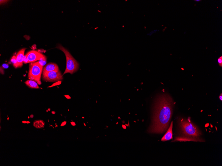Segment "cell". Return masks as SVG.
<instances>
[{"label":"cell","instance_id":"13","mask_svg":"<svg viewBox=\"0 0 222 166\" xmlns=\"http://www.w3.org/2000/svg\"><path fill=\"white\" fill-rule=\"evenodd\" d=\"M218 62L219 63V65L222 67V57H220L218 59Z\"/></svg>","mask_w":222,"mask_h":166},{"label":"cell","instance_id":"7","mask_svg":"<svg viewBox=\"0 0 222 166\" xmlns=\"http://www.w3.org/2000/svg\"><path fill=\"white\" fill-rule=\"evenodd\" d=\"M25 48H23L19 51L16 56L17 64L16 68L21 67L23 65L24 58V52Z\"/></svg>","mask_w":222,"mask_h":166},{"label":"cell","instance_id":"3","mask_svg":"<svg viewBox=\"0 0 222 166\" xmlns=\"http://www.w3.org/2000/svg\"><path fill=\"white\" fill-rule=\"evenodd\" d=\"M56 48L62 51L66 56V67L63 75L67 73L72 74L77 71L79 68V64L72 57L70 52L60 44H59Z\"/></svg>","mask_w":222,"mask_h":166},{"label":"cell","instance_id":"15","mask_svg":"<svg viewBox=\"0 0 222 166\" xmlns=\"http://www.w3.org/2000/svg\"><path fill=\"white\" fill-rule=\"evenodd\" d=\"M1 4L3 3V2L5 3L6 2H7V1H1Z\"/></svg>","mask_w":222,"mask_h":166},{"label":"cell","instance_id":"1","mask_svg":"<svg viewBox=\"0 0 222 166\" xmlns=\"http://www.w3.org/2000/svg\"><path fill=\"white\" fill-rule=\"evenodd\" d=\"M174 103L166 94H160L154 101L152 112V123L148 132L162 133L166 131L173 115Z\"/></svg>","mask_w":222,"mask_h":166},{"label":"cell","instance_id":"8","mask_svg":"<svg viewBox=\"0 0 222 166\" xmlns=\"http://www.w3.org/2000/svg\"><path fill=\"white\" fill-rule=\"evenodd\" d=\"M59 71V67L57 64L55 63H50L46 65L44 68L43 74L53 71Z\"/></svg>","mask_w":222,"mask_h":166},{"label":"cell","instance_id":"5","mask_svg":"<svg viewBox=\"0 0 222 166\" xmlns=\"http://www.w3.org/2000/svg\"><path fill=\"white\" fill-rule=\"evenodd\" d=\"M43 79L46 82H59L63 80V77L60 70L53 71L43 74Z\"/></svg>","mask_w":222,"mask_h":166},{"label":"cell","instance_id":"14","mask_svg":"<svg viewBox=\"0 0 222 166\" xmlns=\"http://www.w3.org/2000/svg\"><path fill=\"white\" fill-rule=\"evenodd\" d=\"M219 98H220V99L221 101H222V94H220V96H219Z\"/></svg>","mask_w":222,"mask_h":166},{"label":"cell","instance_id":"12","mask_svg":"<svg viewBox=\"0 0 222 166\" xmlns=\"http://www.w3.org/2000/svg\"><path fill=\"white\" fill-rule=\"evenodd\" d=\"M11 61L13 62V66L15 68H16L17 61L16 60V56H13V57L11 59Z\"/></svg>","mask_w":222,"mask_h":166},{"label":"cell","instance_id":"10","mask_svg":"<svg viewBox=\"0 0 222 166\" xmlns=\"http://www.w3.org/2000/svg\"><path fill=\"white\" fill-rule=\"evenodd\" d=\"M25 84L28 87L38 89L40 87L38 85L37 83L35 81L32 80H28L25 82Z\"/></svg>","mask_w":222,"mask_h":166},{"label":"cell","instance_id":"2","mask_svg":"<svg viewBox=\"0 0 222 166\" xmlns=\"http://www.w3.org/2000/svg\"><path fill=\"white\" fill-rule=\"evenodd\" d=\"M179 126L183 136V139L193 140L194 141L198 140L202 135V133L198 128L195 125L189 118L187 119H179L178 122Z\"/></svg>","mask_w":222,"mask_h":166},{"label":"cell","instance_id":"11","mask_svg":"<svg viewBox=\"0 0 222 166\" xmlns=\"http://www.w3.org/2000/svg\"><path fill=\"white\" fill-rule=\"evenodd\" d=\"M33 125L37 129H43L45 126V123L43 120H36L33 122Z\"/></svg>","mask_w":222,"mask_h":166},{"label":"cell","instance_id":"4","mask_svg":"<svg viewBox=\"0 0 222 166\" xmlns=\"http://www.w3.org/2000/svg\"><path fill=\"white\" fill-rule=\"evenodd\" d=\"M43 66L39 62L31 63L29 66L28 77L30 80L35 81L39 85L41 84V78Z\"/></svg>","mask_w":222,"mask_h":166},{"label":"cell","instance_id":"6","mask_svg":"<svg viewBox=\"0 0 222 166\" xmlns=\"http://www.w3.org/2000/svg\"><path fill=\"white\" fill-rule=\"evenodd\" d=\"M24 57L27 59L28 63L35 62L40 60H46V59L44 55L39 52L34 50L28 52Z\"/></svg>","mask_w":222,"mask_h":166},{"label":"cell","instance_id":"16","mask_svg":"<svg viewBox=\"0 0 222 166\" xmlns=\"http://www.w3.org/2000/svg\"><path fill=\"white\" fill-rule=\"evenodd\" d=\"M196 1V2H200V1H198H198Z\"/></svg>","mask_w":222,"mask_h":166},{"label":"cell","instance_id":"9","mask_svg":"<svg viewBox=\"0 0 222 166\" xmlns=\"http://www.w3.org/2000/svg\"><path fill=\"white\" fill-rule=\"evenodd\" d=\"M173 122H171L170 126L169 129L167 131L166 133L164 136L162 138L161 141L163 142H165L170 140L173 139Z\"/></svg>","mask_w":222,"mask_h":166}]
</instances>
